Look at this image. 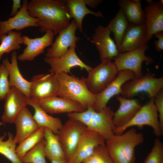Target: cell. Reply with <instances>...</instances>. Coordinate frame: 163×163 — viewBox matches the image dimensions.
<instances>
[{
  "mask_svg": "<svg viewBox=\"0 0 163 163\" xmlns=\"http://www.w3.org/2000/svg\"><path fill=\"white\" fill-rule=\"evenodd\" d=\"M27 8L30 16L39 19L41 32L50 30L55 35L70 23L69 10L64 1L31 0L28 2Z\"/></svg>",
  "mask_w": 163,
  "mask_h": 163,
  "instance_id": "obj_1",
  "label": "cell"
},
{
  "mask_svg": "<svg viewBox=\"0 0 163 163\" xmlns=\"http://www.w3.org/2000/svg\"><path fill=\"white\" fill-rule=\"evenodd\" d=\"M144 140L143 134L131 128L121 134H114L106 141L105 145L114 163H135V148Z\"/></svg>",
  "mask_w": 163,
  "mask_h": 163,
  "instance_id": "obj_2",
  "label": "cell"
},
{
  "mask_svg": "<svg viewBox=\"0 0 163 163\" xmlns=\"http://www.w3.org/2000/svg\"><path fill=\"white\" fill-rule=\"evenodd\" d=\"M114 113L109 107L96 111L90 106L83 112L68 113L67 115L69 118L78 120L87 128L98 133L106 141L114 135L116 128L113 122Z\"/></svg>",
  "mask_w": 163,
  "mask_h": 163,
  "instance_id": "obj_3",
  "label": "cell"
},
{
  "mask_svg": "<svg viewBox=\"0 0 163 163\" xmlns=\"http://www.w3.org/2000/svg\"><path fill=\"white\" fill-rule=\"evenodd\" d=\"M55 74L59 84L58 96L77 102L85 110L93 106L95 95L89 90L84 77L78 78L64 72Z\"/></svg>",
  "mask_w": 163,
  "mask_h": 163,
  "instance_id": "obj_4",
  "label": "cell"
},
{
  "mask_svg": "<svg viewBox=\"0 0 163 163\" xmlns=\"http://www.w3.org/2000/svg\"><path fill=\"white\" fill-rule=\"evenodd\" d=\"M163 88V77L155 78L151 72L129 80L122 86L120 94L127 98H132L139 93L145 92L151 98H155Z\"/></svg>",
  "mask_w": 163,
  "mask_h": 163,
  "instance_id": "obj_5",
  "label": "cell"
},
{
  "mask_svg": "<svg viewBox=\"0 0 163 163\" xmlns=\"http://www.w3.org/2000/svg\"><path fill=\"white\" fill-rule=\"evenodd\" d=\"M154 98H151L147 103L141 106L132 120L124 126L116 128L114 134H120L128 128L136 126L139 129L144 126L151 127L155 135L158 137L163 135L159 122L158 114L154 103Z\"/></svg>",
  "mask_w": 163,
  "mask_h": 163,
  "instance_id": "obj_6",
  "label": "cell"
},
{
  "mask_svg": "<svg viewBox=\"0 0 163 163\" xmlns=\"http://www.w3.org/2000/svg\"><path fill=\"white\" fill-rule=\"evenodd\" d=\"M88 72L85 78L89 90L96 95L103 91L116 77L118 71L113 62L104 60Z\"/></svg>",
  "mask_w": 163,
  "mask_h": 163,
  "instance_id": "obj_7",
  "label": "cell"
},
{
  "mask_svg": "<svg viewBox=\"0 0 163 163\" xmlns=\"http://www.w3.org/2000/svg\"><path fill=\"white\" fill-rule=\"evenodd\" d=\"M149 48V46L145 44L138 49L120 53L114 59L113 62L118 72L129 70L133 72L136 78L142 76V62L145 61L150 64L153 62L151 57L145 55V52Z\"/></svg>",
  "mask_w": 163,
  "mask_h": 163,
  "instance_id": "obj_8",
  "label": "cell"
},
{
  "mask_svg": "<svg viewBox=\"0 0 163 163\" xmlns=\"http://www.w3.org/2000/svg\"><path fill=\"white\" fill-rule=\"evenodd\" d=\"M86 127L81 122L69 119L57 134L67 161L72 156Z\"/></svg>",
  "mask_w": 163,
  "mask_h": 163,
  "instance_id": "obj_9",
  "label": "cell"
},
{
  "mask_svg": "<svg viewBox=\"0 0 163 163\" xmlns=\"http://www.w3.org/2000/svg\"><path fill=\"white\" fill-rule=\"evenodd\" d=\"M30 82V99L39 100L58 96L59 84L55 74L36 75Z\"/></svg>",
  "mask_w": 163,
  "mask_h": 163,
  "instance_id": "obj_10",
  "label": "cell"
},
{
  "mask_svg": "<svg viewBox=\"0 0 163 163\" xmlns=\"http://www.w3.org/2000/svg\"><path fill=\"white\" fill-rule=\"evenodd\" d=\"M106 140L99 133L86 127L75 151L68 163H82L93 153L98 146L105 144Z\"/></svg>",
  "mask_w": 163,
  "mask_h": 163,
  "instance_id": "obj_11",
  "label": "cell"
},
{
  "mask_svg": "<svg viewBox=\"0 0 163 163\" xmlns=\"http://www.w3.org/2000/svg\"><path fill=\"white\" fill-rule=\"evenodd\" d=\"M76 47V43L73 44L65 55L60 57H45V62L50 67V73H69L71 68L75 67H79L81 70L85 69L88 72L91 69V67L85 63L78 56L75 51Z\"/></svg>",
  "mask_w": 163,
  "mask_h": 163,
  "instance_id": "obj_12",
  "label": "cell"
},
{
  "mask_svg": "<svg viewBox=\"0 0 163 163\" xmlns=\"http://www.w3.org/2000/svg\"><path fill=\"white\" fill-rule=\"evenodd\" d=\"M136 78L133 72L127 70L118 72L114 79L101 92L95 95V101L93 106L96 111L106 107L109 100L113 96L121 93L123 85L128 81Z\"/></svg>",
  "mask_w": 163,
  "mask_h": 163,
  "instance_id": "obj_13",
  "label": "cell"
},
{
  "mask_svg": "<svg viewBox=\"0 0 163 163\" xmlns=\"http://www.w3.org/2000/svg\"><path fill=\"white\" fill-rule=\"evenodd\" d=\"M110 33L107 26L99 25L95 28L91 40L98 51L101 61L111 60L120 53L115 42L110 36Z\"/></svg>",
  "mask_w": 163,
  "mask_h": 163,
  "instance_id": "obj_14",
  "label": "cell"
},
{
  "mask_svg": "<svg viewBox=\"0 0 163 163\" xmlns=\"http://www.w3.org/2000/svg\"><path fill=\"white\" fill-rule=\"evenodd\" d=\"M78 27L75 21L73 19L69 25L61 30L51 47L49 48L46 54V57L53 58L60 57L65 55L69 48L76 43L79 38L75 34Z\"/></svg>",
  "mask_w": 163,
  "mask_h": 163,
  "instance_id": "obj_15",
  "label": "cell"
},
{
  "mask_svg": "<svg viewBox=\"0 0 163 163\" xmlns=\"http://www.w3.org/2000/svg\"><path fill=\"white\" fill-rule=\"evenodd\" d=\"M54 36L53 32L50 30H46L41 37L31 38L26 35L22 36L23 43L26 47L17 56L18 59L21 61L33 60L43 53L46 47L52 45Z\"/></svg>",
  "mask_w": 163,
  "mask_h": 163,
  "instance_id": "obj_16",
  "label": "cell"
},
{
  "mask_svg": "<svg viewBox=\"0 0 163 163\" xmlns=\"http://www.w3.org/2000/svg\"><path fill=\"white\" fill-rule=\"evenodd\" d=\"M28 98L23 93L14 87L11 88L4 98V110L1 117L4 123H12L27 105Z\"/></svg>",
  "mask_w": 163,
  "mask_h": 163,
  "instance_id": "obj_17",
  "label": "cell"
},
{
  "mask_svg": "<svg viewBox=\"0 0 163 163\" xmlns=\"http://www.w3.org/2000/svg\"><path fill=\"white\" fill-rule=\"evenodd\" d=\"M148 5L144 10L145 14V26L147 43L157 32L163 31V3L162 0H147Z\"/></svg>",
  "mask_w": 163,
  "mask_h": 163,
  "instance_id": "obj_18",
  "label": "cell"
},
{
  "mask_svg": "<svg viewBox=\"0 0 163 163\" xmlns=\"http://www.w3.org/2000/svg\"><path fill=\"white\" fill-rule=\"evenodd\" d=\"M27 0H24L21 8L14 16L5 21H0V37L8 32L21 30L29 27H38L39 20L33 17L27 11Z\"/></svg>",
  "mask_w": 163,
  "mask_h": 163,
  "instance_id": "obj_19",
  "label": "cell"
},
{
  "mask_svg": "<svg viewBox=\"0 0 163 163\" xmlns=\"http://www.w3.org/2000/svg\"><path fill=\"white\" fill-rule=\"evenodd\" d=\"M36 101L41 108L48 113L67 114L81 112L85 110L78 102L58 96Z\"/></svg>",
  "mask_w": 163,
  "mask_h": 163,
  "instance_id": "obj_20",
  "label": "cell"
},
{
  "mask_svg": "<svg viewBox=\"0 0 163 163\" xmlns=\"http://www.w3.org/2000/svg\"><path fill=\"white\" fill-rule=\"evenodd\" d=\"M146 30L144 24L135 25L129 23L120 46V53L139 48L146 44Z\"/></svg>",
  "mask_w": 163,
  "mask_h": 163,
  "instance_id": "obj_21",
  "label": "cell"
},
{
  "mask_svg": "<svg viewBox=\"0 0 163 163\" xmlns=\"http://www.w3.org/2000/svg\"><path fill=\"white\" fill-rule=\"evenodd\" d=\"M116 99L119 102V108L114 112L113 122L116 128L125 125L133 117L141 106L137 100L127 98L119 95Z\"/></svg>",
  "mask_w": 163,
  "mask_h": 163,
  "instance_id": "obj_22",
  "label": "cell"
},
{
  "mask_svg": "<svg viewBox=\"0 0 163 163\" xmlns=\"http://www.w3.org/2000/svg\"><path fill=\"white\" fill-rule=\"evenodd\" d=\"M17 60V53L14 51L11 54V62L5 57L3 59L2 63L8 70L9 82L11 88H15L29 99L31 82L26 80L22 75L18 65Z\"/></svg>",
  "mask_w": 163,
  "mask_h": 163,
  "instance_id": "obj_23",
  "label": "cell"
},
{
  "mask_svg": "<svg viewBox=\"0 0 163 163\" xmlns=\"http://www.w3.org/2000/svg\"><path fill=\"white\" fill-rule=\"evenodd\" d=\"M16 133L14 139L19 144L39 128L29 109L24 108L16 117L14 123Z\"/></svg>",
  "mask_w": 163,
  "mask_h": 163,
  "instance_id": "obj_24",
  "label": "cell"
},
{
  "mask_svg": "<svg viewBox=\"0 0 163 163\" xmlns=\"http://www.w3.org/2000/svg\"><path fill=\"white\" fill-rule=\"evenodd\" d=\"M27 105L34 108V112L33 117L39 128H47L55 134L58 133L63 124L59 118L49 115L35 100L29 99Z\"/></svg>",
  "mask_w": 163,
  "mask_h": 163,
  "instance_id": "obj_25",
  "label": "cell"
},
{
  "mask_svg": "<svg viewBox=\"0 0 163 163\" xmlns=\"http://www.w3.org/2000/svg\"><path fill=\"white\" fill-rule=\"evenodd\" d=\"M118 5L123 10L129 23L135 25L144 24L145 14L140 0H120Z\"/></svg>",
  "mask_w": 163,
  "mask_h": 163,
  "instance_id": "obj_26",
  "label": "cell"
},
{
  "mask_svg": "<svg viewBox=\"0 0 163 163\" xmlns=\"http://www.w3.org/2000/svg\"><path fill=\"white\" fill-rule=\"evenodd\" d=\"M44 138L46 141L45 152L46 157L50 161H67L58 135L55 134L49 129L45 128H44Z\"/></svg>",
  "mask_w": 163,
  "mask_h": 163,
  "instance_id": "obj_27",
  "label": "cell"
},
{
  "mask_svg": "<svg viewBox=\"0 0 163 163\" xmlns=\"http://www.w3.org/2000/svg\"><path fill=\"white\" fill-rule=\"evenodd\" d=\"M64 1L68 8L70 18H74L81 32H82V22L86 15L91 14L97 17H103L101 11L95 12L88 9L84 0H67Z\"/></svg>",
  "mask_w": 163,
  "mask_h": 163,
  "instance_id": "obj_28",
  "label": "cell"
},
{
  "mask_svg": "<svg viewBox=\"0 0 163 163\" xmlns=\"http://www.w3.org/2000/svg\"><path fill=\"white\" fill-rule=\"evenodd\" d=\"M129 24L122 9L120 8L113 18L107 26L114 36L115 43L119 48L123 36Z\"/></svg>",
  "mask_w": 163,
  "mask_h": 163,
  "instance_id": "obj_29",
  "label": "cell"
},
{
  "mask_svg": "<svg viewBox=\"0 0 163 163\" xmlns=\"http://www.w3.org/2000/svg\"><path fill=\"white\" fill-rule=\"evenodd\" d=\"M0 60L5 53L19 50L23 43L20 32L13 30L0 37Z\"/></svg>",
  "mask_w": 163,
  "mask_h": 163,
  "instance_id": "obj_30",
  "label": "cell"
},
{
  "mask_svg": "<svg viewBox=\"0 0 163 163\" xmlns=\"http://www.w3.org/2000/svg\"><path fill=\"white\" fill-rule=\"evenodd\" d=\"M6 135L5 133L0 136V154L9 160L11 163H23L18 157L16 153V143L14 136L11 132H8V138L4 139Z\"/></svg>",
  "mask_w": 163,
  "mask_h": 163,
  "instance_id": "obj_31",
  "label": "cell"
},
{
  "mask_svg": "<svg viewBox=\"0 0 163 163\" xmlns=\"http://www.w3.org/2000/svg\"><path fill=\"white\" fill-rule=\"evenodd\" d=\"M44 128H39L35 132L27 137L16 147L17 154L21 160L25 154L33 148L43 138Z\"/></svg>",
  "mask_w": 163,
  "mask_h": 163,
  "instance_id": "obj_32",
  "label": "cell"
},
{
  "mask_svg": "<svg viewBox=\"0 0 163 163\" xmlns=\"http://www.w3.org/2000/svg\"><path fill=\"white\" fill-rule=\"evenodd\" d=\"M45 140L43 138L21 159L23 163H47L45 152Z\"/></svg>",
  "mask_w": 163,
  "mask_h": 163,
  "instance_id": "obj_33",
  "label": "cell"
},
{
  "mask_svg": "<svg viewBox=\"0 0 163 163\" xmlns=\"http://www.w3.org/2000/svg\"><path fill=\"white\" fill-rule=\"evenodd\" d=\"M82 163H114L105 144L97 146L93 154Z\"/></svg>",
  "mask_w": 163,
  "mask_h": 163,
  "instance_id": "obj_34",
  "label": "cell"
},
{
  "mask_svg": "<svg viewBox=\"0 0 163 163\" xmlns=\"http://www.w3.org/2000/svg\"><path fill=\"white\" fill-rule=\"evenodd\" d=\"M144 163H163V143L159 138L155 139L153 146Z\"/></svg>",
  "mask_w": 163,
  "mask_h": 163,
  "instance_id": "obj_35",
  "label": "cell"
},
{
  "mask_svg": "<svg viewBox=\"0 0 163 163\" xmlns=\"http://www.w3.org/2000/svg\"><path fill=\"white\" fill-rule=\"evenodd\" d=\"M11 88L9 82L8 71L2 63L0 65V101L4 99Z\"/></svg>",
  "mask_w": 163,
  "mask_h": 163,
  "instance_id": "obj_36",
  "label": "cell"
},
{
  "mask_svg": "<svg viewBox=\"0 0 163 163\" xmlns=\"http://www.w3.org/2000/svg\"><path fill=\"white\" fill-rule=\"evenodd\" d=\"M154 103L158 114L160 127L163 132V90H160L154 98Z\"/></svg>",
  "mask_w": 163,
  "mask_h": 163,
  "instance_id": "obj_37",
  "label": "cell"
},
{
  "mask_svg": "<svg viewBox=\"0 0 163 163\" xmlns=\"http://www.w3.org/2000/svg\"><path fill=\"white\" fill-rule=\"evenodd\" d=\"M154 35L158 38L157 40L154 42L155 50L158 52H161L163 50V31L157 32Z\"/></svg>",
  "mask_w": 163,
  "mask_h": 163,
  "instance_id": "obj_38",
  "label": "cell"
},
{
  "mask_svg": "<svg viewBox=\"0 0 163 163\" xmlns=\"http://www.w3.org/2000/svg\"><path fill=\"white\" fill-rule=\"evenodd\" d=\"M12 8L10 16L13 17L15 15L21 8V0H13Z\"/></svg>",
  "mask_w": 163,
  "mask_h": 163,
  "instance_id": "obj_39",
  "label": "cell"
},
{
  "mask_svg": "<svg viewBox=\"0 0 163 163\" xmlns=\"http://www.w3.org/2000/svg\"><path fill=\"white\" fill-rule=\"evenodd\" d=\"M86 5L90 7L94 8L100 4L102 1L101 0H84Z\"/></svg>",
  "mask_w": 163,
  "mask_h": 163,
  "instance_id": "obj_40",
  "label": "cell"
},
{
  "mask_svg": "<svg viewBox=\"0 0 163 163\" xmlns=\"http://www.w3.org/2000/svg\"><path fill=\"white\" fill-rule=\"evenodd\" d=\"M50 161L51 163H68L66 160L61 161L56 160H52Z\"/></svg>",
  "mask_w": 163,
  "mask_h": 163,
  "instance_id": "obj_41",
  "label": "cell"
},
{
  "mask_svg": "<svg viewBox=\"0 0 163 163\" xmlns=\"http://www.w3.org/2000/svg\"><path fill=\"white\" fill-rule=\"evenodd\" d=\"M5 124V123L2 122V121H0V126L4 125Z\"/></svg>",
  "mask_w": 163,
  "mask_h": 163,
  "instance_id": "obj_42",
  "label": "cell"
}]
</instances>
